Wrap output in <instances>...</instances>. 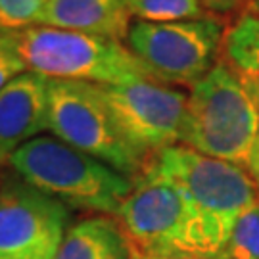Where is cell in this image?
I'll return each instance as SVG.
<instances>
[{
	"label": "cell",
	"instance_id": "obj_1",
	"mask_svg": "<svg viewBox=\"0 0 259 259\" xmlns=\"http://www.w3.org/2000/svg\"><path fill=\"white\" fill-rule=\"evenodd\" d=\"M127 238L131 259H211L227 242L175 185L150 173L113 215Z\"/></svg>",
	"mask_w": 259,
	"mask_h": 259
},
{
	"label": "cell",
	"instance_id": "obj_2",
	"mask_svg": "<svg viewBox=\"0 0 259 259\" xmlns=\"http://www.w3.org/2000/svg\"><path fill=\"white\" fill-rule=\"evenodd\" d=\"M8 167L71 211L113 217L135 188L129 177L50 135L23 144Z\"/></svg>",
	"mask_w": 259,
	"mask_h": 259
},
{
	"label": "cell",
	"instance_id": "obj_3",
	"mask_svg": "<svg viewBox=\"0 0 259 259\" xmlns=\"http://www.w3.org/2000/svg\"><path fill=\"white\" fill-rule=\"evenodd\" d=\"M259 135V106L240 79L217 62L190 87L181 144L248 169Z\"/></svg>",
	"mask_w": 259,
	"mask_h": 259
},
{
	"label": "cell",
	"instance_id": "obj_4",
	"mask_svg": "<svg viewBox=\"0 0 259 259\" xmlns=\"http://www.w3.org/2000/svg\"><path fill=\"white\" fill-rule=\"evenodd\" d=\"M27 71L47 79L93 84H125L154 79L125 42L35 25L4 33Z\"/></svg>",
	"mask_w": 259,
	"mask_h": 259
},
{
	"label": "cell",
	"instance_id": "obj_5",
	"mask_svg": "<svg viewBox=\"0 0 259 259\" xmlns=\"http://www.w3.org/2000/svg\"><path fill=\"white\" fill-rule=\"evenodd\" d=\"M142 173L175 185L227 238L234 223L259 204L257 185L246 167L175 144L150 157Z\"/></svg>",
	"mask_w": 259,
	"mask_h": 259
},
{
	"label": "cell",
	"instance_id": "obj_6",
	"mask_svg": "<svg viewBox=\"0 0 259 259\" xmlns=\"http://www.w3.org/2000/svg\"><path fill=\"white\" fill-rule=\"evenodd\" d=\"M48 131L131 181H137L146 167V159L117 129L100 84L48 79Z\"/></svg>",
	"mask_w": 259,
	"mask_h": 259
},
{
	"label": "cell",
	"instance_id": "obj_7",
	"mask_svg": "<svg viewBox=\"0 0 259 259\" xmlns=\"http://www.w3.org/2000/svg\"><path fill=\"white\" fill-rule=\"evenodd\" d=\"M225 21L219 16L150 23L133 21L125 45L163 84L192 87L219 62Z\"/></svg>",
	"mask_w": 259,
	"mask_h": 259
},
{
	"label": "cell",
	"instance_id": "obj_8",
	"mask_svg": "<svg viewBox=\"0 0 259 259\" xmlns=\"http://www.w3.org/2000/svg\"><path fill=\"white\" fill-rule=\"evenodd\" d=\"M71 209L12 169L0 175V259H56Z\"/></svg>",
	"mask_w": 259,
	"mask_h": 259
},
{
	"label": "cell",
	"instance_id": "obj_9",
	"mask_svg": "<svg viewBox=\"0 0 259 259\" xmlns=\"http://www.w3.org/2000/svg\"><path fill=\"white\" fill-rule=\"evenodd\" d=\"M100 93L123 139L146 163L157 152L181 144L186 93L156 79L100 84Z\"/></svg>",
	"mask_w": 259,
	"mask_h": 259
},
{
	"label": "cell",
	"instance_id": "obj_10",
	"mask_svg": "<svg viewBox=\"0 0 259 259\" xmlns=\"http://www.w3.org/2000/svg\"><path fill=\"white\" fill-rule=\"evenodd\" d=\"M48 131V79L25 73L0 91V169L29 140Z\"/></svg>",
	"mask_w": 259,
	"mask_h": 259
},
{
	"label": "cell",
	"instance_id": "obj_11",
	"mask_svg": "<svg viewBox=\"0 0 259 259\" xmlns=\"http://www.w3.org/2000/svg\"><path fill=\"white\" fill-rule=\"evenodd\" d=\"M131 18L125 0H47L38 25L125 42Z\"/></svg>",
	"mask_w": 259,
	"mask_h": 259
},
{
	"label": "cell",
	"instance_id": "obj_12",
	"mask_svg": "<svg viewBox=\"0 0 259 259\" xmlns=\"http://www.w3.org/2000/svg\"><path fill=\"white\" fill-rule=\"evenodd\" d=\"M56 259H131V250L115 217L89 215L71 223Z\"/></svg>",
	"mask_w": 259,
	"mask_h": 259
},
{
	"label": "cell",
	"instance_id": "obj_13",
	"mask_svg": "<svg viewBox=\"0 0 259 259\" xmlns=\"http://www.w3.org/2000/svg\"><path fill=\"white\" fill-rule=\"evenodd\" d=\"M219 62L227 65L248 91L259 83V14L246 10L225 27Z\"/></svg>",
	"mask_w": 259,
	"mask_h": 259
},
{
	"label": "cell",
	"instance_id": "obj_14",
	"mask_svg": "<svg viewBox=\"0 0 259 259\" xmlns=\"http://www.w3.org/2000/svg\"><path fill=\"white\" fill-rule=\"evenodd\" d=\"M131 18L150 23H167L204 18L205 12L198 0H125Z\"/></svg>",
	"mask_w": 259,
	"mask_h": 259
},
{
	"label": "cell",
	"instance_id": "obj_15",
	"mask_svg": "<svg viewBox=\"0 0 259 259\" xmlns=\"http://www.w3.org/2000/svg\"><path fill=\"white\" fill-rule=\"evenodd\" d=\"M211 259H259V204L234 223L227 242Z\"/></svg>",
	"mask_w": 259,
	"mask_h": 259
},
{
	"label": "cell",
	"instance_id": "obj_16",
	"mask_svg": "<svg viewBox=\"0 0 259 259\" xmlns=\"http://www.w3.org/2000/svg\"><path fill=\"white\" fill-rule=\"evenodd\" d=\"M47 0H0V33L38 25Z\"/></svg>",
	"mask_w": 259,
	"mask_h": 259
},
{
	"label": "cell",
	"instance_id": "obj_17",
	"mask_svg": "<svg viewBox=\"0 0 259 259\" xmlns=\"http://www.w3.org/2000/svg\"><path fill=\"white\" fill-rule=\"evenodd\" d=\"M25 71H27V67L21 62L18 52L12 48L8 38L4 37V33H0V91L12 79H16L18 75L25 73Z\"/></svg>",
	"mask_w": 259,
	"mask_h": 259
},
{
	"label": "cell",
	"instance_id": "obj_18",
	"mask_svg": "<svg viewBox=\"0 0 259 259\" xmlns=\"http://www.w3.org/2000/svg\"><path fill=\"white\" fill-rule=\"evenodd\" d=\"M202 4V8L207 14L219 16V14H231L234 10L244 6V0H198Z\"/></svg>",
	"mask_w": 259,
	"mask_h": 259
},
{
	"label": "cell",
	"instance_id": "obj_19",
	"mask_svg": "<svg viewBox=\"0 0 259 259\" xmlns=\"http://www.w3.org/2000/svg\"><path fill=\"white\" fill-rule=\"evenodd\" d=\"M250 93H251V96L255 98V102H257V106H259V83L255 84V87H251ZM248 171H250V175L253 177V181H255L257 190H259V135H257L255 144H253V150H251L250 163H248Z\"/></svg>",
	"mask_w": 259,
	"mask_h": 259
},
{
	"label": "cell",
	"instance_id": "obj_20",
	"mask_svg": "<svg viewBox=\"0 0 259 259\" xmlns=\"http://www.w3.org/2000/svg\"><path fill=\"white\" fill-rule=\"evenodd\" d=\"M244 8L248 10V12L259 14V0H244Z\"/></svg>",
	"mask_w": 259,
	"mask_h": 259
}]
</instances>
